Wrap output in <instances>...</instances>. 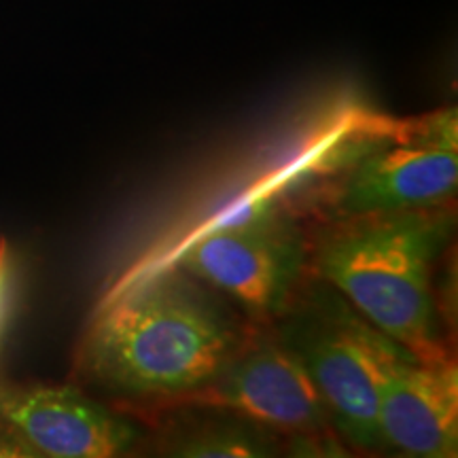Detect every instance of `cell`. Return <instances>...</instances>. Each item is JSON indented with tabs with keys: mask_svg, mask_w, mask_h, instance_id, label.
I'll list each match as a JSON object with an SVG mask.
<instances>
[{
	"mask_svg": "<svg viewBox=\"0 0 458 458\" xmlns=\"http://www.w3.org/2000/svg\"><path fill=\"white\" fill-rule=\"evenodd\" d=\"M246 340L225 297L172 263L98 314L74 371L125 403L187 401L213 385Z\"/></svg>",
	"mask_w": 458,
	"mask_h": 458,
	"instance_id": "obj_1",
	"label": "cell"
},
{
	"mask_svg": "<svg viewBox=\"0 0 458 458\" xmlns=\"http://www.w3.org/2000/svg\"><path fill=\"white\" fill-rule=\"evenodd\" d=\"M456 227L450 202L331 219L310 257L317 276L422 360L448 359L435 267Z\"/></svg>",
	"mask_w": 458,
	"mask_h": 458,
	"instance_id": "obj_2",
	"label": "cell"
},
{
	"mask_svg": "<svg viewBox=\"0 0 458 458\" xmlns=\"http://www.w3.org/2000/svg\"><path fill=\"white\" fill-rule=\"evenodd\" d=\"M276 334L310 374L342 444L385 452L377 433L380 391L391 371L416 354L371 325L320 276L301 283L276 318Z\"/></svg>",
	"mask_w": 458,
	"mask_h": 458,
	"instance_id": "obj_3",
	"label": "cell"
},
{
	"mask_svg": "<svg viewBox=\"0 0 458 458\" xmlns=\"http://www.w3.org/2000/svg\"><path fill=\"white\" fill-rule=\"evenodd\" d=\"M458 187V114L442 108L388 122L377 139L329 179L331 219L452 202Z\"/></svg>",
	"mask_w": 458,
	"mask_h": 458,
	"instance_id": "obj_4",
	"label": "cell"
},
{
	"mask_svg": "<svg viewBox=\"0 0 458 458\" xmlns=\"http://www.w3.org/2000/svg\"><path fill=\"white\" fill-rule=\"evenodd\" d=\"M310 249L293 216L236 229H204L174 263L263 323L276 320L306 280Z\"/></svg>",
	"mask_w": 458,
	"mask_h": 458,
	"instance_id": "obj_5",
	"label": "cell"
},
{
	"mask_svg": "<svg viewBox=\"0 0 458 458\" xmlns=\"http://www.w3.org/2000/svg\"><path fill=\"white\" fill-rule=\"evenodd\" d=\"M187 401L238 411L289 435L295 452L331 450L342 442L310 374L278 334L246 340L213 385Z\"/></svg>",
	"mask_w": 458,
	"mask_h": 458,
	"instance_id": "obj_6",
	"label": "cell"
},
{
	"mask_svg": "<svg viewBox=\"0 0 458 458\" xmlns=\"http://www.w3.org/2000/svg\"><path fill=\"white\" fill-rule=\"evenodd\" d=\"M142 428L81 388L0 382V456L111 458Z\"/></svg>",
	"mask_w": 458,
	"mask_h": 458,
	"instance_id": "obj_7",
	"label": "cell"
},
{
	"mask_svg": "<svg viewBox=\"0 0 458 458\" xmlns=\"http://www.w3.org/2000/svg\"><path fill=\"white\" fill-rule=\"evenodd\" d=\"M385 450L416 458L458 454V369L454 360L411 359L386 377L377 401Z\"/></svg>",
	"mask_w": 458,
	"mask_h": 458,
	"instance_id": "obj_8",
	"label": "cell"
},
{
	"mask_svg": "<svg viewBox=\"0 0 458 458\" xmlns=\"http://www.w3.org/2000/svg\"><path fill=\"white\" fill-rule=\"evenodd\" d=\"M278 433L219 405L193 403L159 435V452L185 458H259L278 454Z\"/></svg>",
	"mask_w": 458,
	"mask_h": 458,
	"instance_id": "obj_9",
	"label": "cell"
}]
</instances>
